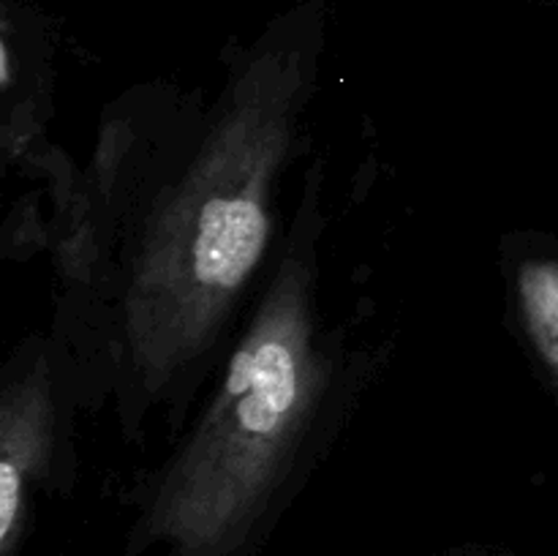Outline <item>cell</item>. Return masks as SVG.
Segmentation results:
<instances>
[{"label": "cell", "instance_id": "2", "mask_svg": "<svg viewBox=\"0 0 558 556\" xmlns=\"http://www.w3.org/2000/svg\"><path fill=\"white\" fill-rule=\"evenodd\" d=\"M316 376L303 289L300 281H278L234 352L205 423L169 474L161 516L196 537L240 516L283 467Z\"/></svg>", "mask_w": 558, "mask_h": 556}, {"label": "cell", "instance_id": "4", "mask_svg": "<svg viewBox=\"0 0 558 556\" xmlns=\"http://www.w3.org/2000/svg\"><path fill=\"white\" fill-rule=\"evenodd\" d=\"M0 82H3V85H9V80H11V71H9V44L3 41V47H0Z\"/></svg>", "mask_w": 558, "mask_h": 556}, {"label": "cell", "instance_id": "1", "mask_svg": "<svg viewBox=\"0 0 558 556\" xmlns=\"http://www.w3.org/2000/svg\"><path fill=\"white\" fill-rule=\"evenodd\" d=\"M283 123L259 104L213 134L153 232L131 292V349L145 374L180 365L221 319L267 243V178Z\"/></svg>", "mask_w": 558, "mask_h": 556}, {"label": "cell", "instance_id": "3", "mask_svg": "<svg viewBox=\"0 0 558 556\" xmlns=\"http://www.w3.org/2000/svg\"><path fill=\"white\" fill-rule=\"evenodd\" d=\"M521 298L539 349L558 371V262H532L523 267Z\"/></svg>", "mask_w": 558, "mask_h": 556}]
</instances>
